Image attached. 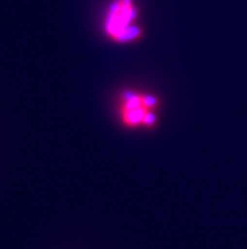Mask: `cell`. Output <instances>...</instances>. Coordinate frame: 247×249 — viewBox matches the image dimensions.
<instances>
[{"mask_svg": "<svg viewBox=\"0 0 247 249\" xmlns=\"http://www.w3.org/2000/svg\"><path fill=\"white\" fill-rule=\"evenodd\" d=\"M138 9L132 0H115L109 6L105 31L111 39L120 43L134 41L141 35V31L135 24Z\"/></svg>", "mask_w": 247, "mask_h": 249, "instance_id": "1", "label": "cell"}, {"mask_svg": "<svg viewBox=\"0 0 247 249\" xmlns=\"http://www.w3.org/2000/svg\"><path fill=\"white\" fill-rule=\"evenodd\" d=\"M157 101L153 96L141 92L126 91L122 94L120 103V117L129 126H149L155 122Z\"/></svg>", "mask_w": 247, "mask_h": 249, "instance_id": "2", "label": "cell"}]
</instances>
